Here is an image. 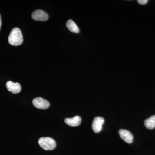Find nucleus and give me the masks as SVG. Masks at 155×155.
<instances>
[{
  "label": "nucleus",
  "instance_id": "nucleus-1",
  "mask_svg": "<svg viewBox=\"0 0 155 155\" xmlns=\"http://www.w3.org/2000/svg\"><path fill=\"white\" fill-rule=\"evenodd\" d=\"M23 41V36L20 29L18 28H13L9 35V44L12 45L17 46L22 44Z\"/></svg>",
  "mask_w": 155,
  "mask_h": 155
},
{
  "label": "nucleus",
  "instance_id": "nucleus-2",
  "mask_svg": "<svg viewBox=\"0 0 155 155\" xmlns=\"http://www.w3.org/2000/svg\"><path fill=\"white\" fill-rule=\"evenodd\" d=\"M39 145L46 150H51L54 149L56 143L53 138L50 137H43L38 140Z\"/></svg>",
  "mask_w": 155,
  "mask_h": 155
},
{
  "label": "nucleus",
  "instance_id": "nucleus-3",
  "mask_svg": "<svg viewBox=\"0 0 155 155\" xmlns=\"http://www.w3.org/2000/svg\"><path fill=\"white\" fill-rule=\"evenodd\" d=\"M32 103L35 107L38 109L42 110L48 109L50 107V103L47 100L40 97L34 99Z\"/></svg>",
  "mask_w": 155,
  "mask_h": 155
},
{
  "label": "nucleus",
  "instance_id": "nucleus-4",
  "mask_svg": "<svg viewBox=\"0 0 155 155\" xmlns=\"http://www.w3.org/2000/svg\"><path fill=\"white\" fill-rule=\"evenodd\" d=\"M104 122V119L103 117L100 116L95 117L92 124V128L95 133H98L101 130Z\"/></svg>",
  "mask_w": 155,
  "mask_h": 155
},
{
  "label": "nucleus",
  "instance_id": "nucleus-5",
  "mask_svg": "<svg viewBox=\"0 0 155 155\" xmlns=\"http://www.w3.org/2000/svg\"><path fill=\"white\" fill-rule=\"evenodd\" d=\"M48 14L43 10H36L32 14V19L36 21H45L48 20Z\"/></svg>",
  "mask_w": 155,
  "mask_h": 155
},
{
  "label": "nucleus",
  "instance_id": "nucleus-6",
  "mask_svg": "<svg viewBox=\"0 0 155 155\" xmlns=\"http://www.w3.org/2000/svg\"><path fill=\"white\" fill-rule=\"evenodd\" d=\"M119 133L120 137L125 142L131 143L133 141V136L129 130L125 129H120Z\"/></svg>",
  "mask_w": 155,
  "mask_h": 155
},
{
  "label": "nucleus",
  "instance_id": "nucleus-7",
  "mask_svg": "<svg viewBox=\"0 0 155 155\" xmlns=\"http://www.w3.org/2000/svg\"><path fill=\"white\" fill-rule=\"evenodd\" d=\"M6 87L9 91L15 94L19 93L21 90V85L18 82L14 83L11 81H8L6 83Z\"/></svg>",
  "mask_w": 155,
  "mask_h": 155
},
{
  "label": "nucleus",
  "instance_id": "nucleus-8",
  "mask_svg": "<svg viewBox=\"0 0 155 155\" xmlns=\"http://www.w3.org/2000/svg\"><path fill=\"white\" fill-rule=\"evenodd\" d=\"M81 119L80 116H76L72 118H67L65 119V122L66 124L69 126H78L81 123Z\"/></svg>",
  "mask_w": 155,
  "mask_h": 155
},
{
  "label": "nucleus",
  "instance_id": "nucleus-9",
  "mask_svg": "<svg viewBox=\"0 0 155 155\" xmlns=\"http://www.w3.org/2000/svg\"><path fill=\"white\" fill-rule=\"evenodd\" d=\"M67 27L70 31L78 33L79 32V29L77 25L72 19H69L66 23Z\"/></svg>",
  "mask_w": 155,
  "mask_h": 155
},
{
  "label": "nucleus",
  "instance_id": "nucleus-10",
  "mask_svg": "<svg viewBox=\"0 0 155 155\" xmlns=\"http://www.w3.org/2000/svg\"><path fill=\"white\" fill-rule=\"evenodd\" d=\"M144 125L148 129H153L155 127V115L152 116L145 120Z\"/></svg>",
  "mask_w": 155,
  "mask_h": 155
},
{
  "label": "nucleus",
  "instance_id": "nucleus-11",
  "mask_svg": "<svg viewBox=\"0 0 155 155\" xmlns=\"http://www.w3.org/2000/svg\"><path fill=\"white\" fill-rule=\"evenodd\" d=\"M148 1L147 0H138L137 3L141 5H145L147 4Z\"/></svg>",
  "mask_w": 155,
  "mask_h": 155
},
{
  "label": "nucleus",
  "instance_id": "nucleus-12",
  "mask_svg": "<svg viewBox=\"0 0 155 155\" xmlns=\"http://www.w3.org/2000/svg\"><path fill=\"white\" fill-rule=\"evenodd\" d=\"M1 26H2V18L0 15V30H1Z\"/></svg>",
  "mask_w": 155,
  "mask_h": 155
}]
</instances>
